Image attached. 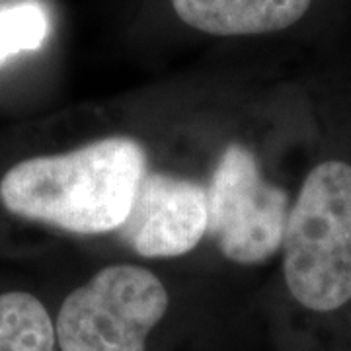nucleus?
<instances>
[{
  "label": "nucleus",
  "mask_w": 351,
  "mask_h": 351,
  "mask_svg": "<svg viewBox=\"0 0 351 351\" xmlns=\"http://www.w3.org/2000/svg\"><path fill=\"white\" fill-rule=\"evenodd\" d=\"M291 299L314 316L351 308V158L326 154L306 172L283 237Z\"/></svg>",
  "instance_id": "f03ea898"
},
{
  "label": "nucleus",
  "mask_w": 351,
  "mask_h": 351,
  "mask_svg": "<svg viewBox=\"0 0 351 351\" xmlns=\"http://www.w3.org/2000/svg\"><path fill=\"white\" fill-rule=\"evenodd\" d=\"M160 279L137 265H110L75 289L59 311L61 351H145L166 314Z\"/></svg>",
  "instance_id": "7ed1b4c3"
},
{
  "label": "nucleus",
  "mask_w": 351,
  "mask_h": 351,
  "mask_svg": "<svg viewBox=\"0 0 351 351\" xmlns=\"http://www.w3.org/2000/svg\"><path fill=\"white\" fill-rule=\"evenodd\" d=\"M145 174L147 156L135 138H101L18 162L0 180V201L29 221L75 234H101L123 225Z\"/></svg>",
  "instance_id": "f257e3e1"
},
{
  "label": "nucleus",
  "mask_w": 351,
  "mask_h": 351,
  "mask_svg": "<svg viewBox=\"0 0 351 351\" xmlns=\"http://www.w3.org/2000/svg\"><path fill=\"white\" fill-rule=\"evenodd\" d=\"M49 22L38 4L0 10V63L22 51H34L47 38Z\"/></svg>",
  "instance_id": "6e6552de"
},
{
  "label": "nucleus",
  "mask_w": 351,
  "mask_h": 351,
  "mask_svg": "<svg viewBox=\"0 0 351 351\" xmlns=\"http://www.w3.org/2000/svg\"><path fill=\"white\" fill-rule=\"evenodd\" d=\"M291 207L287 191L263 178L256 156L230 145L207 188V234L232 262H263L283 246Z\"/></svg>",
  "instance_id": "20e7f679"
},
{
  "label": "nucleus",
  "mask_w": 351,
  "mask_h": 351,
  "mask_svg": "<svg viewBox=\"0 0 351 351\" xmlns=\"http://www.w3.org/2000/svg\"><path fill=\"white\" fill-rule=\"evenodd\" d=\"M313 0H172L182 22L211 36H258L297 24Z\"/></svg>",
  "instance_id": "423d86ee"
},
{
  "label": "nucleus",
  "mask_w": 351,
  "mask_h": 351,
  "mask_svg": "<svg viewBox=\"0 0 351 351\" xmlns=\"http://www.w3.org/2000/svg\"><path fill=\"white\" fill-rule=\"evenodd\" d=\"M207 221V189L191 180L147 172L115 232L138 256L176 258L199 244Z\"/></svg>",
  "instance_id": "39448f33"
},
{
  "label": "nucleus",
  "mask_w": 351,
  "mask_h": 351,
  "mask_svg": "<svg viewBox=\"0 0 351 351\" xmlns=\"http://www.w3.org/2000/svg\"><path fill=\"white\" fill-rule=\"evenodd\" d=\"M57 332L39 299L27 293L0 295V351H55Z\"/></svg>",
  "instance_id": "0eeeda50"
}]
</instances>
